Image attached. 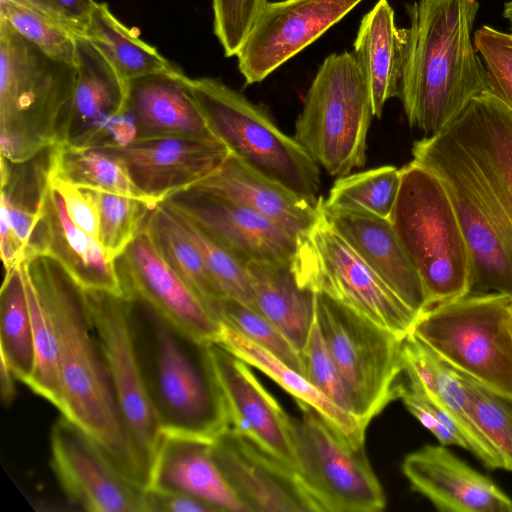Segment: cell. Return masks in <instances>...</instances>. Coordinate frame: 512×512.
Segmentation results:
<instances>
[{
  "mask_svg": "<svg viewBox=\"0 0 512 512\" xmlns=\"http://www.w3.org/2000/svg\"><path fill=\"white\" fill-rule=\"evenodd\" d=\"M177 69L134 78L128 82L126 116L134 141L183 137L217 140Z\"/></svg>",
  "mask_w": 512,
  "mask_h": 512,
  "instance_id": "25",
  "label": "cell"
},
{
  "mask_svg": "<svg viewBox=\"0 0 512 512\" xmlns=\"http://www.w3.org/2000/svg\"><path fill=\"white\" fill-rule=\"evenodd\" d=\"M474 44L485 66L489 90L512 109L510 34L482 26L474 33Z\"/></svg>",
  "mask_w": 512,
  "mask_h": 512,
  "instance_id": "44",
  "label": "cell"
},
{
  "mask_svg": "<svg viewBox=\"0 0 512 512\" xmlns=\"http://www.w3.org/2000/svg\"><path fill=\"white\" fill-rule=\"evenodd\" d=\"M183 81L209 130L230 153L310 202H318L320 166L262 107L215 78L184 75Z\"/></svg>",
  "mask_w": 512,
  "mask_h": 512,
  "instance_id": "6",
  "label": "cell"
},
{
  "mask_svg": "<svg viewBox=\"0 0 512 512\" xmlns=\"http://www.w3.org/2000/svg\"><path fill=\"white\" fill-rule=\"evenodd\" d=\"M410 333L451 367L512 396V297L467 294L425 310Z\"/></svg>",
  "mask_w": 512,
  "mask_h": 512,
  "instance_id": "8",
  "label": "cell"
},
{
  "mask_svg": "<svg viewBox=\"0 0 512 512\" xmlns=\"http://www.w3.org/2000/svg\"><path fill=\"white\" fill-rule=\"evenodd\" d=\"M407 44V28H398L388 0L377 3L362 17L353 54L370 89L373 115L381 118L385 103L399 97Z\"/></svg>",
  "mask_w": 512,
  "mask_h": 512,
  "instance_id": "30",
  "label": "cell"
},
{
  "mask_svg": "<svg viewBox=\"0 0 512 512\" xmlns=\"http://www.w3.org/2000/svg\"><path fill=\"white\" fill-rule=\"evenodd\" d=\"M363 0L267 1L238 52L247 84L263 81L337 24Z\"/></svg>",
  "mask_w": 512,
  "mask_h": 512,
  "instance_id": "15",
  "label": "cell"
},
{
  "mask_svg": "<svg viewBox=\"0 0 512 512\" xmlns=\"http://www.w3.org/2000/svg\"><path fill=\"white\" fill-rule=\"evenodd\" d=\"M446 131L474 161L512 220V109L488 90Z\"/></svg>",
  "mask_w": 512,
  "mask_h": 512,
  "instance_id": "26",
  "label": "cell"
},
{
  "mask_svg": "<svg viewBox=\"0 0 512 512\" xmlns=\"http://www.w3.org/2000/svg\"><path fill=\"white\" fill-rule=\"evenodd\" d=\"M390 221L416 268L427 309L469 293L472 260L452 202L439 178L411 161Z\"/></svg>",
  "mask_w": 512,
  "mask_h": 512,
  "instance_id": "5",
  "label": "cell"
},
{
  "mask_svg": "<svg viewBox=\"0 0 512 512\" xmlns=\"http://www.w3.org/2000/svg\"><path fill=\"white\" fill-rule=\"evenodd\" d=\"M212 442L183 434L163 433L145 489L181 492L217 511L247 512L212 456Z\"/></svg>",
  "mask_w": 512,
  "mask_h": 512,
  "instance_id": "28",
  "label": "cell"
},
{
  "mask_svg": "<svg viewBox=\"0 0 512 512\" xmlns=\"http://www.w3.org/2000/svg\"><path fill=\"white\" fill-rule=\"evenodd\" d=\"M23 265L55 323L61 389L58 410L92 436L141 485L83 289L49 256L34 257Z\"/></svg>",
  "mask_w": 512,
  "mask_h": 512,
  "instance_id": "2",
  "label": "cell"
},
{
  "mask_svg": "<svg viewBox=\"0 0 512 512\" xmlns=\"http://www.w3.org/2000/svg\"><path fill=\"white\" fill-rule=\"evenodd\" d=\"M0 19L50 57L76 65V36L29 0H0Z\"/></svg>",
  "mask_w": 512,
  "mask_h": 512,
  "instance_id": "39",
  "label": "cell"
},
{
  "mask_svg": "<svg viewBox=\"0 0 512 512\" xmlns=\"http://www.w3.org/2000/svg\"><path fill=\"white\" fill-rule=\"evenodd\" d=\"M203 227L243 262L292 261L297 239L279 224L233 200L189 188L162 201Z\"/></svg>",
  "mask_w": 512,
  "mask_h": 512,
  "instance_id": "20",
  "label": "cell"
},
{
  "mask_svg": "<svg viewBox=\"0 0 512 512\" xmlns=\"http://www.w3.org/2000/svg\"><path fill=\"white\" fill-rule=\"evenodd\" d=\"M292 267L301 286L330 296L401 338L411 332L417 318L414 311L361 259L320 211L312 228L297 239Z\"/></svg>",
  "mask_w": 512,
  "mask_h": 512,
  "instance_id": "12",
  "label": "cell"
},
{
  "mask_svg": "<svg viewBox=\"0 0 512 512\" xmlns=\"http://www.w3.org/2000/svg\"><path fill=\"white\" fill-rule=\"evenodd\" d=\"M77 78L75 65L56 60L0 19V152L27 161L63 143Z\"/></svg>",
  "mask_w": 512,
  "mask_h": 512,
  "instance_id": "3",
  "label": "cell"
},
{
  "mask_svg": "<svg viewBox=\"0 0 512 512\" xmlns=\"http://www.w3.org/2000/svg\"><path fill=\"white\" fill-rule=\"evenodd\" d=\"M137 303L145 311L152 331L154 384L151 390L163 433L213 442L230 427V421L206 354V344L193 355L184 344L186 337L147 306Z\"/></svg>",
  "mask_w": 512,
  "mask_h": 512,
  "instance_id": "11",
  "label": "cell"
},
{
  "mask_svg": "<svg viewBox=\"0 0 512 512\" xmlns=\"http://www.w3.org/2000/svg\"><path fill=\"white\" fill-rule=\"evenodd\" d=\"M268 0H213V27L227 57L235 56Z\"/></svg>",
  "mask_w": 512,
  "mask_h": 512,
  "instance_id": "45",
  "label": "cell"
},
{
  "mask_svg": "<svg viewBox=\"0 0 512 512\" xmlns=\"http://www.w3.org/2000/svg\"><path fill=\"white\" fill-rule=\"evenodd\" d=\"M510 40H511V43H512V33H510Z\"/></svg>",
  "mask_w": 512,
  "mask_h": 512,
  "instance_id": "52",
  "label": "cell"
},
{
  "mask_svg": "<svg viewBox=\"0 0 512 512\" xmlns=\"http://www.w3.org/2000/svg\"><path fill=\"white\" fill-rule=\"evenodd\" d=\"M0 356L26 385L34 373L36 354L21 264L5 271L1 288Z\"/></svg>",
  "mask_w": 512,
  "mask_h": 512,
  "instance_id": "36",
  "label": "cell"
},
{
  "mask_svg": "<svg viewBox=\"0 0 512 512\" xmlns=\"http://www.w3.org/2000/svg\"><path fill=\"white\" fill-rule=\"evenodd\" d=\"M115 265L126 297L147 306L196 344L217 342L221 322L165 262L145 226Z\"/></svg>",
  "mask_w": 512,
  "mask_h": 512,
  "instance_id": "16",
  "label": "cell"
},
{
  "mask_svg": "<svg viewBox=\"0 0 512 512\" xmlns=\"http://www.w3.org/2000/svg\"><path fill=\"white\" fill-rule=\"evenodd\" d=\"M14 379L16 377L10 365L0 356V392L2 402L6 405H9L15 396Z\"/></svg>",
  "mask_w": 512,
  "mask_h": 512,
  "instance_id": "50",
  "label": "cell"
},
{
  "mask_svg": "<svg viewBox=\"0 0 512 512\" xmlns=\"http://www.w3.org/2000/svg\"><path fill=\"white\" fill-rule=\"evenodd\" d=\"M306 378L342 410L352 414L344 384L315 318L302 351Z\"/></svg>",
  "mask_w": 512,
  "mask_h": 512,
  "instance_id": "43",
  "label": "cell"
},
{
  "mask_svg": "<svg viewBox=\"0 0 512 512\" xmlns=\"http://www.w3.org/2000/svg\"><path fill=\"white\" fill-rule=\"evenodd\" d=\"M144 226L165 262L196 293L212 315L220 321L224 294L210 274L201 254L182 230L164 202L154 206Z\"/></svg>",
  "mask_w": 512,
  "mask_h": 512,
  "instance_id": "33",
  "label": "cell"
},
{
  "mask_svg": "<svg viewBox=\"0 0 512 512\" xmlns=\"http://www.w3.org/2000/svg\"><path fill=\"white\" fill-rule=\"evenodd\" d=\"M373 105L353 52L327 56L295 123L294 138L328 175L341 177L366 163Z\"/></svg>",
  "mask_w": 512,
  "mask_h": 512,
  "instance_id": "7",
  "label": "cell"
},
{
  "mask_svg": "<svg viewBox=\"0 0 512 512\" xmlns=\"http://www.w3.org/2000/svg\"><path fill=\"white\" fill-rule=\"evenodd\" d=\"M455 371L464 387L475 424L498 453L502 469L512 471V396Z\"/></svg>",
  "mask_w": 512,
  "mask_h": 512,
  "instance_id": "40",
  "label": "cell"
},
{
  "mask_svg": "<svg viewBox=\"0 0 512 512\" xmlns=\"http://www.w3.org/2000/svg\"><path fill=\"white\" fill-rule=\"evenodd\" d=\"M83 37L105 55L127 82L179 69L119 21L106 3L96 4Z\"/></svg>",
  "mask_w": 512,
  "mask_h": 512,
  "instance_id": "34",
  "label": "cell"
},
{
  "mask_svg": "<svg viewBox=\"0 0 512 512\" xmlns=\"http://www.w3.org/2000/svg\"><path fill=\"white\" fill-rule=\"evenodd\" d=\"M49 182L62 197L66 211L73 223L98 240L99 214L94 190L81 188L50 177Z\"/></svg>",
  "mask_w": 512,
  "mask_h": 512,
  "instance_id": "47",
  "label": "cell"
},
{
  "mask_svg": "<svg viewBox=\"0 0 512 512\" xmlns=\"http://www.w3.org/2000/svg\"><path fill=\"white\" fill-rule=\"evenodd\" d=\"M63 24L76 36H83L97 2L94 0H29Z\"/></svg>",
  "mask_w": 512,
  "mask_h": 512,
  "instance_id": "48",
  "label": "cell"
},
{
  "mask_svg": "<svg viewBox=\"0 0 512 512\" xmlns=\"http://www.w3.org/2000/svg\"><path fill=\"white\" fill-rule=\"evenodd\" d=\"M83 291L139 480L146 488L163 430L151 386L138 357L133 321L135 305L126 296L98 290Z\"/></svg>",
  "mask_w": 512,
  "mask_h": 512,
  "instance_id": "10",
  "label": "cell"
},
{
  "mask_svg": "<svg viewBox=\"0 0 512 512\" xmlns=\"http://www.w3.org/2000/svg\"><path fill=\"white\" fill-rule=\"evenodd\" d=\"M145 512H215L209 503L194 496L171 491L145 489Z\"/></svg>",
  "mask_w": 512,
  "mask_h": 512,
  "instance_id": "49",
  "label": "cell"
},
{
  "mask_svg": "<svg viewBox=\"0 0 512 512\" xmlns=\"http://www.w3.org/2000/svg\"><path fill=\"white\" fill-rule=\"evenodd\" d=\"M50 451L52 470L72 503L89 512H145V488L62 414L51 429Z\"/></svg>",
  "mask_w": 512,
  "mask_h": 512,
  "instance_id": "14",
  "label": "cell"
},
{
  "mask_svg": "<svg viewBox=\"0 0 512 512\" xmlns=\"http://www.w3.org/2000/svg\"><path fill=\"white\" fill-rule=\"evenodd\" d=\"M292 418L296 474L317 512H377L386 506L382 486L365 455L314 409L299 405Z\"/></svg>",
  "mask_w": 512,
  "mask_h": 512,
  "instance_id": "13",
  "label": "cell"
},
{
  "mask_svg": "<svg viewBox=\"0 0 512 512\" xmlns=\"http://www.w3.org/2000/svg\"><path fill=\"white\" fill-rule=\"evenodd\" d=\"M117 158L153 203L189 189L214 173L230 154L219 140L164 137L95 147Z\"/></svg>",
  "mask_w": 512,
  "mask_h": 512,
  "instance_id": "17",
  "label": "cell"
},
{
  "mask_svg": "<svg viewBox=\"0 0 512 512\" xmlns=\"http://www.w3.org/2000/svg\"><path fill=\"white\" fill-rule=\"evenodd\" d=\"M317 207L333 229L417 316L427 310L418 272L390 219L364 210L328 206L322 196Z\"/></svg>",
  "mask_w": 512,
  "mask_h": 512,
  "instance_id": "21",
  "label": "cell"
},
{
  "mask_svg": "<svg viewBox=\"0 0 512 512\" xmlns=\"http://www.w3.org/2000/svg\"><path fill=\"white\" fill-rule=\"evenodd\" d=\"M402 356L407 380L452 419L466 439L468 451L486 467L502 469L498 453L472 418L464 387L455 369L411 333L403 339Z\"/></svg>",
  "mask_w": 512,
  "mask_h": 512,
  "instance_id": "29",
  "label": "cell"
},
{
  "mask_svg": "<svg viewBox=\"0 0 512 512\" xmlns=\"http://www.w3.org/2000/svg\"><path fill=\"white\" fill-rule=\"evenodd\" d=\"M205 350L225 400L230 428L296 472L292 418L246 362L217 343L206 344Z\"/></svg>",
  "mask_w": 512,
  "mask_h": 512,
  "instance_id": "18",
  "label": "cell"
},
{
  "mask_svg": "<svg viewBox=\"0 0 512 512\" xmlns=\"http://www.w3.org/2000/svg\"><path fill=\"white\" fill-rule=\"evenodd\" d=\"M166 205L201 254L210 274L224 296L255 309L254 293L245 262L194 220L168 204Z\"/></svg>",
  "mask_w": 512,
  "mask_h": 512,
  "instance_id": "38",
  "label": "cell"
},
{
  "mask_svg": "<svg viewBox=\"0 0 512 512\" xmlns=\"http://www.w3.org/2000/svg\"><path fill=\"white\" fill-rule=\"evenodd\" d=\"M402 472L412 490L443 512H512V499L489 477L444 445H426L408 454Z\"/></svg>",
  "mask_w": 512,
  "mask_h": 512,
  "instance_id": "22",
  "label": "cell"
},
{
  "mask_svg": "<svg viewBox=\"0 0 512 512\" xmlns=\"http://www.w3.org/2000/svg\"><path fill=\"white\" fill-rule=\"evenodd\" d=\"M77 78L65 141L95 148L110 141L112 124L127 112L128 82L87 38L76 39Z\"/></svg>",
  "mask_w": 512,
  "mask_h": 512,
  "instance_id": "24",
  "label": "cell"
},
{
  "mask_svg": "<svg viewBox=\"0 0 512 512\" xmlns=\"http://www.w3.org/2000/svg\"><path fill=\"white\" fill-rule=\"evenodd\" d=\"M216 343L270 377L293 396L298 405L314 409L353 448L364 447L366 428L321 393L302 373L224 323H221Z\"/></svg>",
  "mask_w": 512,
  "mask_h": 512,
  "instance_id": "32",
  "label": "cell"
},
{
  "mask_svg": "<svg viewBox=\"0 0 512 512\" xmlns=\"http://www.w3.org/2000/svg\"><path fill=\"white\" fill-rule=\"evenodd\" d=\"M42 255L56 260L83 290L125 296L115 262L106 258L98 240L73 223L62 197L50 182L43 195L26 261Z\"/></svg>",
  "mask_w": 512,
  "mask_h": 512,
  "instance_id": "23",
  "label": "cell"
},
{
  "mask_svg": "<svg viewBox=\"0 0 512 512\" xmlns=\"http://www.w3.org/2000/svg\"><path fill=\"white\" fill-rule=\"evenodd\" d=\"M99 214L98 240L110 262L123 254L156 206L135 198L94 190Z\"/></svg>",
  "mask_w": 512,
  "mask_h": 512,
  "instance_id": "41",
  "label": "cell"
},
{
  "mask_svg": "<svg viewBox=\"0 0 512 512\" xmlns=\"http://www.w3.org/2000/svg\"><path fill=\"white\" fill-rule=\"evenodd\" d=\"M399 398L407 410L426 427L442 445H455L466 450L468 443L452 419L408 380L400 388Z\"/></svg>",
  "mask_w": 512,
  "mask_h": 512,
  "instance_id": "46",
  "label": "cell"
},
{
  "mask_svg": "<svg viewBox=\"0 0 512 512\" xmlns=\"http://www.w3.org/2000/svg\"><path fill=\"white\" fill-rule=\"evenodd\" d=\"M49 177L81 188L115 193L156 205L133 184L117 158L96 148L67 143L52 146Z\"/></svg>",
  "mask_w": 512,
  "mask_h": 512,
  "instance_id": "35",
  "label": "cell"
},
{
  "mask_svg": "<svg viewBox=\"0 0 512 512\" xmlns=\"http://www.w3.org/2000/svg\"><path fill=\"white\" fill-rule=\"evenodd\" d=\"M191 188L238 202L279 224L298 239L319 217L317 203L247 165L230 153L211 175Z\"/></svg>",
  "mask_w": 512,
  "mask_h": 512,
  "instance_id": "27",
  "label": "cell"
},
{
  "mask_svg": "<svg viewBox=\"0 0 512 512\" xmlns=\"http://www.w3.org/2000/svg\"><path fill=\"white\" fill-rule=\"evenodd\" d=\"M220 322L270 351L285 364L305 376L302 354L258 310L225 297L221 302Z\"/></svg>",
  "mask_w": 512,
  "mask_h": 512,
  "instance_id": "42",
  "label": "cell"
},
{
  "mask_svg": "<svg viewBox=\"0 0 512 512\" xmlns=\"http://www.w3.org/2000/svg\"><path fill=\"white\" fill-rule=\"evenodd\" d=\"M412 155L452 202L472 260L468 294L512 297V220L474 161L446 130L415 141Z\"/></svg>",
  "mask_w": 512,
  "mask_h": 512,
  "instance_id": "4",
  "label": "cell"
},
{
  "mask_svg": "<svg viewBox=\"0 0 512 512\" xmlns=\"http://www.w3.org/2000/svg\"><path fill=\"white\" fill-rule=\"evenodd\" d=\"M477 0H416L407 6L410 25L399 98L411 127L441 133L470 102L489 90L474 44Z\"/></svg>",
  "mask_w": 512,
  "mask_h": 512,
  "instance_id": "1",
  "label": "cell"
},
{
  "mask_svg": "<svg viewBox=\"0 0 512 512\" xmlns=\"http://www.w3.org/2000/svg\"><path fill=\"white\" fill-rule=\"evenodd\" d=\"M255 309L272 322L302 353L316 313V293L299 284L292 261L245 263Z\"/></svg>",
  "mask_w": 512,
  "mask_h": 512,
  "instance_id": "31",
  "label": "cell"
},
{
  "mask_svg": "<svg viewBox=\"0 0 512 512\" xmlns=\"http://www.w3.org/2000/svg\"><path fill=\"white\" fill-rule=\"evenodd\" d=\"M503 17L508 21L512 32V0L504 4Z\"/></svg>",
  "mask_w": 512,
  "mask_h": 512,
  "instance_id": "51",
  "label": "cell"
},
{
  "mask_svg": "<svg viewBox=\"0 0 512 512\" xmlns=\"http://www.w3.org/2000/svg\"><path fill=\"white\" fill-rule=\"evenodd\" d=\"M401 185V169L392 165L338 177L324 203L364 210L390 219Z\"/></svg>",
  "mask_w": 512,
  "mask_h": 512,
  "instance_id": "37",
  "label": "cell"
},
{
  "mask_svg": "<svg viewBox=\"0 0 512 512\" xmlns=\"http://www.w3.org/2000/svg\"><path fill=\"white\" fill-rule=\"evenodd\" d=\"M212 456L247 512H315L296 472L228 428L212 442Z\"/></svg>",
  "mask_w": 512,
  "mask_h": 512,
  "instance_id": "19",
  "label": "cell"
},
{
  "mask_svg": "<svg viewBox=\"0 0 512 512\" xmlns=\"http://www.w3.org/2000/svg\"><path fill=\"white\" fill-rule=\"evenodd\" d=\"M316 319L352 414L367 428L375 416L399 398L404 338L322 292L316 293Z\"/></svg>",
  "mask_w": 512,
  "mask_h": 512,
  "instance_id": "9",
  "label": "cell"
}]
</instances>
